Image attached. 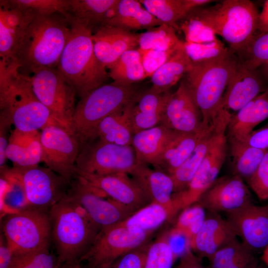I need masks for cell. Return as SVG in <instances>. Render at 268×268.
<instances>
[{
  "instance_id": "obj_1",
  "label": "cell",
  "mask_w": 268,
  "mask_h": 268,
  "mask_svg": "<svg viewBox=\"0 0 268 268\" xmlns=\"http://www.w3.org/2000/svg\"><path fill=\"white\" fill-rule=\"evenodd\" d=\"M70 32L69 19L64 14H36L16 56L19 71L28 75L37 68H57Z\"/></svg>"
},
{
  "instance_id": "obj_2",
  "label": "cell",
  "mask_w": 268,
  "mask_h": 268,
  "mask_svg": "<svg viewBox=\"0 0 268 268\" xmlns=\"http://www.w3.org/2000/svg\"><path fill=\"white\" fill-rule=\"evenodd\" d=\"M0 116L21 131H38L57 122L35 95L28 75L19 71L15 62H0Z\"/></svg>"
},
{
  "instance_id": "obj_3",
  "label": "cell",
  "mask_w": 268,
  "mask_h": 268,
  "mask_svg": "<svg viewBox=\"0 0 268 268\" xmlns=\"http://www.w3.org/2000/svg\"><path fill=\"white\" fill-rule=\"evenodd\" d=\"M68 17L70 34L57 68L81 98L103 85L109 73L95 54L92 28L70 15Z\"/></svg>"
},
{
  "instance_id": "obj_4",
  "label": "cell",
  "mask_w": 268,
  "mask_h": 268,
  "mask_svg": "<svg viewBox=\"0 0 268 268\" xmlns=\"http://www.w3.org/2000/svg\"><path fill=\"white\" fill-rule=\"evenodd\" d=\"M237 58L230 50L225 56L193 63L182 80L200 109L204 125L211 124L221 108L223 96L235 72Z\"/></svg>"
},
{
  "instance_id": "obj_5",
  "label": "cell",
  "mask_w": 268,
  "mask_h": 268,
  "mask_svg": "<svg viewBox=\"0 0 268 268\" xmlns=\"http://www.w3.org/2000/svg\"><path fill=\"white\" fill-rule=\"evenodd\" d=\"M135 95L133 84L114 81L103 84L80 98L69 128L78 141L80 151L94 140L101 122L134 99Z\"/></svg>"
},
{
  "instance_id": "obj_6",
  "label": "cell",
  "mask_w": 268,
  "mask_h": 268,
  "mask_svg": "<svg viewBox=\"0 0 268 268\" xmlns=\"http://www.w3.org/2000/svg\"><path fill=\"white\" fill-rule=\"evenodd\" d=\"M194 9L235 54L247 45L258 30L259 13L249 0H224L213 7Z\"/></svg>"
},
{
  "instance_id": "obj_7",
  "label": "cell",
  "mask_w": 268,
  "mask_h": 268,
  "mask_svg": "<svg viewBox=\"0 0 268 268\" xmlns=\"http://www.w3.org/2000/svg\"><path fill=\"white\" fill-rule=\"evenodd\" d=\"M49 213L51 237L57 251L58 262L63 264L79 260L91 246L101 229L79 215L66 196L53 205Z\"/></svg>"
},
{
  "instance_id": "obj_8",
  "label": "cell",
  "mask_w": 268,
  "mask_h": 268,
  "mask_svg": "<svg viewBox=\"0 0 268 268\" xmlns=\"http://www.w3.org/2000/svg\"><path fill=\"white\" fill-rule=\"evenodd\" d=\"M2 234L13 254L49 249L51 222L46 211L26 207L6 216Z\"/></svg>"
},
{
  "instance_id": "obj_9",
  "label": "cell",
  "mask_w": 268,
  "mask_h": 268,
  "mask_svg": "<svg viewBox=\"0 0 268 268\" xmlns=\"http://www.w3.org/2000/svg\"><path fill=\"white\" fill-rule=\"evenodd\" d=\"M30 73L28 75L37 98L58 123L69 129L75 108V89L57 68H37Z\"/></svg>"
},
{
  "instance_id": "obj_10",
  "label": "cell",
  "mask_w": 268,
  "mask_h": 268,
  "mask_svg": "<svg viewBox=\"0 0 268 268\" xmlns=\"http://www.w3.org/2000/svg\"><path fill=\"white\" fill-rule=\"evenodd\" d=\"M137 163L132 145L123 146L95 139L80 150L75 172L105 175L129 174Z\"/></svg>"
},
{
  "instance_id": "obj_11",
  "label": "cell",
  "mask_w": 268,
  "mask_h": 268,
  "mask_svg": "<svg viewBox=\"0 0 268 268\" xmlns=\"http://www.w3.org/2000/svg\"><path fill=\"white\" fill-rule=\"evenodd\" d=\"M10 169L23 187L27 206L45 211L66 196L71 183L38 165Z\"/></svg>"
},
{
  "instance_id": "obj_12",
  "label": "cell",
  "mask_w": 268,
  "mask_h": 268,
  "mask_svg": "<svg viewBox=\"0 0 268 268\" xmlns=\"http://www.w3.org/2000/svg\"><path fill=\"white\" fill-rule=\"evenodd\" d=\"M42 162L70 183L76 176L75 163L80 152L78 140L70 129L57 122L41 130Z\"/></svg>"
},
{
  "instance_id": "obj_13",
  "label": "cell",
  "mask_w": 268,
  "mask_h": 268,
  "mask_svg": "<svg viewBox=\"0 0 268 268\" xmlns=\"http://www.w3.org/2000/svg\"><path fill=\"white\" fill-rule=\"evenodd\" d=\"M153 234L116 225L102 229L79 261H87L89 268L112 265L122 256L148 243Z\"/></svg>"
},
{
  "instance_id": "obj_14",
  "label": "cell",
  "mask_w": 268,
  "mask_h": 268,
  "mask_svg": "<svg viewBox=\"0 0 268 268\" xmlns=\"http://www.w3.org/2000/svg\"><path fill=\"white\" fill-rule=\"evenodd\" d=\"M76 177L70 184L67 197L81 205L101 230L121 223L135 212L111 198L106 200L103 192Z\"/></svg>"
},
{
  "instance_id": "obj_15",
  "label": "cell",
  "mask_w": 268,
  "mask_h": 268,
  "mask_svg": "<svg viewBox=\"0 0 268 268\" xmlns=\"http://www.w3.org/2000/svg\"><path fill=\"white\" fill-rule=\"evenodd\" d=\"M226 130L219 134L187 187L173 193L172 200L179 211L197 202L217 178L227 153Z\"/></svg>"
},
{
  "instance_id": "obj_16",
  "label": "cell",
  "mask_w": 268,
  "mask_h": 268,
  "mask_svg": "<svg viewBox=\"0 0 268 268\" xmlns=\"http://www.w3.org/2000/svg\"><path fill=\"white\" fill-rule=\"evenodd\" d=\"M224 213L242 242L254 253L263 252L268 245V205L252 203Z\"/></svg>"
},
{
  "instance_id": "obj_17",
  "label": "cell",
  "mask_w": 268,
  "mask_h": 268,
  "mask_svg": "<svg viewBox=\"0 0 268 268\" xmlns=\"http://www.w3.org/2000/svg\"><path fill=\"white\" fill-rule=\"evenodd\" d=\"M197 202L206 211L219 213L232 211L253 203L243 179L236 175L217 178Z\"/></svg>"
},
{
  "instance_id": "obj_18",
  "label": "cell",
  "mask_w": 268,
  "mask_h": 268,
  "mask_svg": "<svg viewBox=\"0 0 268 268\" xmlns=\"http://www.w3.org/2000/svg\"><path fill=\"white\" fill-rule=\"evenodd\" d=\"M76 175L107 197L135 211L151 203L140 187L127 173L99 175L76 172Z\"/></svg>"
},
{
  "instance_id": "obj_19",
  "label": "cell",
  "mask_w": 268,
  "mask_h": 268,
  "mask_svg": "<svg viewBox=\"0 0 268 268\" xmlns=\"http://www.w3.org/2000/svg\"><path fill=\"white\" fill-rule=\"evenodd\" d=\"M36 14L10 0L0 1V62H16V56L26 30Z\"/></svg>"
},
{
  "instance_id": "obj_20",
  "label": "cell",
  "mask_w": 268,
  "mask_h": 268,
  "mask_svg": "<svg viewBox=\"0 0 268 268\" xmlns=\"http://www.w3.org/2000/svg\"><path fill=\"white\" fill-rule=\"evenodd\" d=\"M160 125L184 133L198 132L205 126L200 109L183 81L177 90L171 93Z\"/></svg>"
},
{
  "instance_id": "obj_21",
  "label": "cell",
  "mask_w": 268,
  "mask_h": 268,
  "mask_svg": "<svg viewBox=\"0 0 268 268\" xmlns=\"http://www.w3.org/2000/svg\"><path fill=\"white\" fill-rule=\"evenodd\" d=\"M231 116L228 110L220 109L188 158L170 175L174 183V193L187 187L219 134L227 129Z\"/></svg>"
},
{
  "instance_id": "obj_22",
  "label": "cell",
  "mask_w": 268,
  "mask_h": 268,
  "mask_svg": "<svg viewBox=\"0 0 268 268\" xmlns=\"http://www.w3.org/2000/svg\"><path fill=\"white\" fill-rule=\"evenodd\" d=\"M268 89V83L258 68H248L237 61L223 96L221 108L237 112Z\"/></svg>"
},
{
  "instance_id": "obj_23",
  "label": "cell",
  "mask_w": 268,
  "mask_h": 268,
  "mask_svg": "<svg viewBox=\"0 0 268 268\" xmlns=\"http://www.w3.org/2000/svg\"><path fill=\"white\" fill-rule=\"evenodd\" d=\"M237 238L225 218L219 213L207 211L201 227L191 240L190 248L200 259L208 260L218 250Z\"/></svg>"
},
{
  "instance_id": "obj_24",
  "label": "cell",
  "mask_w": 268,
  "mask_h": 268,
  "mask_svg": "<svg viewBox=\"0 0 268 268\" xmlns=\"http://www.w3.org/2000/svg\"><path fill=\"white\" fill-rule=\"evenodd\" d=\"M138 39L139 34L107 24L98 26L92 34L96 56L106 68L123 53L138 46Z\"/></svg>"
},
{
  "instance_id": "obj_25",
  "label": "cell",
  "mask_w": 268,
  "mask_h": 268,
  "mask_svg": "<svg viewBox=\"0 0 268 268\" xmlns=\"http://www.w3.org/2000/svg\"><path fill=\"white\" fill-rule=\"evenodd\" d=\"M211 124L205 126L196 132L175 131L164 150L152 165L155 169L169 175L173 174L188 158Z\"/></svg>"
},
{
  "instance_id": "obj_26",
  "label": "cell",
  "mask_w": 268,
  "mask_h": 268,
  "mask_svg": "<svg viewBox=\"0 0 268 268\" xmlns=\"http://www.w3.org/2000/svg\"><path fill=\"white\" fill-rule=\"evenodd\" d=\"M130 174L140 187L151 202L160 203L177 210L172 200L174 183L170 176L165 172L137 163Z\"/></svg>"
},
{
  "instance_id": "obj_27",
  "label": "cell",
  "mask_w": 268,
  "mask_h": 268,
  "mask_svg": "<svg viewBox=\"0 0 268 268\" xmlns=\"http://www.w3.org/2000/svg\"><path fill=\"white\" fill-rule=\"evenodd\" d=\"M268 118V89L231 116L227 138L246 142L254 128Z\"/></svg>"
},
{
  "instance_id": "obj_28",
  "label": "cell",
  "mask_w": 268,
  "mask_h": 268,
  "mask_svg": "<svg viewBox=\"0 0 268 268\" xmlns=\"http://www.w3.org/2000/svg\"><path fill=\"white\" fill-rule=\"evenodd\" d=\"M6 155L15 167L38 165L42 159L40 132H24L14 129L9 137Z\"/></svg>"
},
{
  "instance_id": "obj_29",
  "label": "cell",
  "mask_w": 268,
  "mask_h": 268,
  "mask_svg": "<svg viewBox=\"0 0 268 268\" xmlns=\"http://www.w3.org/2000/svg\"><path fill=\"white\" fill-rule=\"evenodd\" d=\"M135 101L134 98L104 119L96 129L94 140L97 138L119 145H132L134 134L131 113Z\"/></svg>"
},
{
  "instance_id": "obj_30",
  "label": "cell",
  "mask_w": 268,
  "mask_h": 268,
  "mask_svg": "<svg viewBox=\"0 0 268 268\" xmlns=\"http://www.w3.org/2000/svg\"><path fill=\"white\" fill-rule=\"evenodd\" d=\"M174 132L159 125L134 134L132 146L135 153L137 163L152 165L164 150Z\"/></svg>"
},
{
  "instance_id": "obj_31",
  "label": "cell",
  "mask_w": 268,
  "mask_h": 268,
  "mask_svg": "<svg viewBox=\"0 0 268 268\" xmlns=\"http://www.w3.org/2000/svg\"><path fill=\"white\" fill-rule=\"evenodd\" d=\"M162 23L144 7L139 0H119L113 15L104 25L132 30L150 29Z\"/></svg>"
},
{
  "instance_id": "obj_32",
  "label": "cell",
  "mask_w": 268,
  "mask_h": 268,
  "mask_svg": "<svg viewBox=\"0 0 268 268\" xmlns=\"http://www.w3.org/2000/svg\"><path fill=\"white\" fill-rule=\"evenodd\" d=\"M177 214L174 208L151 202L138 209L116 226L146 232H153Z\"/></svg>"
},
{
  "instance_id": "obj_33",
  "label": "cell",
  "mask_w": 268,
  "mask_h": 268,
  "mask_svg": "<svg viewBox=\"0 0 268 268\" xmlns=\"http://www.w3.org/2000/svg\"><path fill=\"white\" fill-rule=\"evenodd\" d=\"M119 0H69L68 14L90 27L104 25L113 16Z\"/></svg>"
},
{
  "instance_id": "obj_34",
  "label": "cell",
  "mask_w": 268,
  "mask_h": 268,
  "mask_svg": "<svg viewBox=\"0 0 268 268\" xmlns=\"http://www.w3.org/2000/svg\"><path fill=\"white\" fill-rule=\"evenodd\" d=\"M208 268H256L260 262L253 252L238 238L216 252Z\"/></svg>"
},
{
  "instance_id": "obj_35",
  "label": "cell",
  "mask_w": 268,
  "mask_h": 268,
  "mask_svg": "<svg viewBox=\"0 0 268 268\" xmlns=\"http://www.w3.org/2000/svg\"><path fill=\"white\" fill-rule=\"evenodd\" d=\"M192 62L183 46L178 49L150 77L151 88L159 91H169L189 70Z\"/></svg>"
},
{
  "instance_id": "obj_36",
  "label": "cell",
  "mask_w": 268,
  "mask_h": 268,
  "mask_svg": "<svg viewBox=\"0 0 268 268\" xmlns=\"http://www.w3.org/2000/svg\"><path fill=\"white\" fill-rule=\"evenodd\" d=\"M227 142L232 159L234 174L247 180L258 168L268 150L232 139L227 138Z\"/></svg>"
},
{
  "instance_id": "obj_37",
  "label": "cell",
  "mask_w": 268,
  "mask_h": 268,
  "mask_svg": "<svg viewBox=\"0 0 268 268\" xmlns=\"http://www.w3.org/2000/svg\"><path fill=\"white\" fill-rule=\"evenodd\" d=\"M108 69L114 81L133 84L147 77L138 49L126 51Z\"/></svg>"
},
{
  "instance_id": "obj_38",
  "label": "cell",
  "mask_w": 268,
  "mask_h": 268,
  "mask_svg": "<svg viewBox=\"0 0 268 268\" xmlns=\"http://www.w3.org/2000/svg\"><path fill=\"white\" fill-rule=\"evenodd\" d=\"M176 31L165 24L148 29L139 34V48L160 51L177 49L184 45V42L179 40Z\"/></svg>"
},
{
  "instance_id": "obj_39",
  "label": "cell",
  "mask_w": 268,
  "mask_h": 268,
  "mask_svg": "<svg viewBox=\"0 0 268 268\" xmlns=\"http://www.w3.org/2000/svg\"><path fill=\"white\" fill-rule=\"evenodd\" d=\"M144 7L162 24L179 30L178 23L186 16L182 0H140Z\"/></svg>"
},
{
  "instance_id": "obj_40",
  "label": "cell",
  "mask_w": 268,
  "mask_h": 268,
  "mask_svg": "<svg viewBox=\"0 0 268 268\" xmlns=\"http://www.w3.org/2000/svg\"><path fill=\"white\" fill-rule=\"evenodd\" d=\"M236 55L238 61L246 67L258 69L268 61V32L255 34Z\"/></svg>"
},
{
  "instance_id": "obj_41",
  "label": "cell",
  "mask_w": 268,
  "mask_h": 268,
  "mask_svg": "<svg viewBox=\"0 0 268 268\" xmlns=\"http://www.w3.org/2000/svg\"><path fill=\"white\" fill-rule=\"evenodd\" d=\"M179 22V30L184 33L186 42L204 43L217 38L213 30L199 17L195 9L190 11Z\"/></svg>"
},
{
  "instance_id": "obj_42",
  "label": "cell",
  "mask_w": 268,
  "mask_h": 268,
  "mask_svg": "<svg viewBox=\"0 0 268 268\" xmlns=\"http://www.w3.org/2000/svg\"><path fill=\"white\" fill-rule=\"evenodd\" d=\"M176 260L168 242L167 231L149 243L144 268H172Z\"/></svg>"
},
{
  "instance_id": "obj_43",
  "label": "cell",
  "mask_w": 268,
  "mask_h": 268,
  "mask_svg": "<svg viewBox=\"0 0 268 268\" xmlns=\"http://www.w3.org/2000/svg\"><path fill=\"white\" fill-rule=\"evenodd\" d=\"M206 215V210L197 202L182 210L172 228L185 235L191 242L201 227Z\"/></svg>"
},
{
  "instance_id": "obj_44",
  "label": "cell",
  "mask_w": 268,
  "mask_h": 268,
  "mask_svg": "<svg viewBox=\"0 0 268 268\" xmlns=\"http://www.w3.org/2000/svg\"><path fill=\"white\" fill-rule=\"evenodd\" d=\"M185 50L193 63L208 62L221 58L230 51L219 39L204 43L184 42Z\"/></svg>"
},
{
  "instance_id": "obj_45",
  "label": "cell",
  "mask_w": 268,
  "mask_h": 268,
  "mask_svg": "<svg viewBox=\"0 0 268 268\" xmlns=\"http://www.w3.org/2000/svg\"><path fill=\"white\" fill-rule=\"evenodd\" d=\"M171 93L170 91L159 92L151 88L139 97L133 110L162 120Z\"/></svg>"
},
{
  "instance_id": "obj_46",
  "label": "cell",
  "mask_w": 268,
  "mask_h": 268,
  "mask_svg": "<svg viewBox=\"0 0 268 268\" xmlns=\"http://www.w3.org/2000/svg\"><path fill=\"white\" fill-rule=\"evenodd\" d=\"M57 260L49 249L13 254L8 268H56Z\"/></svg>"
},
{
  "instance_id": "obj_47",
  "label": "cell",
  "mask_w": 268,
  "mask_h": 268,
  "mask_svg": "<svg viewBox=\"0 0 268 268\" xmlns=\"http://www.w3.org/2000/svg\"><path fill=\"white\" fill-rule=\"evenodd\" d=\"M14 5L33 11L36 14L56 13L68 16L69 0H10Z\"/></svg>"
},
{
  "instance_id": "obj_48",
  "label": "cell",
  "mask_w": 268,
  "mask_h": 268,
  "mask_svg": "<svg viewBox=\"0 0 268 268\" xmlns=\"http://www.w3.org/2000/svg\"><path fill=\"white\" fill-rule=\"evenodd\" d=\"M246 180L260 200L268 199V150L255 171Z\"/></svg>"
},
{
  "instance_id": "obj_49",
  "label": "cell",
  "mask_w": 268,
  "mask_h": 268,
  "mask_svg": "<svg viewBox=\"0 0 268 268\" xmlns=\"http://www.w3.org/2000/svg\"><path fill=\"white\" fill-rule=\"evenodd\" d=\"M180 48L169 51L138 48L141 63L146 77H150Z\"/></svg>"
},
{
  "instance_id": "obj_50",
  "label": "cell",
  "mask_w": 268,
  "mask_h": 268,
  "mask_svg": "<svg viewBox=\"0 0 268 268\" xmlns=\"http://www.w3.org/2000/svg\"><path fill=\"white\" fill-rule=\"evenodd\" d=\"M149 244V243L122 256L113 263L112 268H144Z\"/></svg>"
},
{
  "instance_id": "obj_51",
  "label": "cell",
  "mask_w": 268,
  "mask_h": 268,
  "mask_svg": "<svg viewBox=\"0 0 268 268\" xmlns=\"http://www.w3.org/2000/svg\"><path fill=\"white\" fill-rule=\"evenodd\" d=\"M170 247L177 259L186 254L190 248V240L184 234L172 228L168 231Z\"/></svg>"
},
{
  "instance_id": "obj_52",
  "label": "cell",
  "mask_w": 268,
  "mask_h": 268,
  "mask_svg": "<svg viewBox=\"0 0 268 268\" xmlns=\"http://www.w3.org/2000/svg\"><path fill=\"white\" fill-rule=\"evenodd\" d=\"M246 142L253 147L268 150V124L260 129L254 130Z\"/></svg>"
},
{
  "instance_id": "obj_53",
  "label": "cell",
  "mask_w": 268,
  "mask_h": 268,
  "mask_svg": "<svg viewBox=\"0 0 268 268\" xmlns=\"http://www.w3.org/2000/svg\"><path fill=\"white\" fill-rule=\"evenodd\" d=\"M12 125L5 117L0 116V166H3L7 159L6 149L9 137H7L8 129Z\"/></svg>"
},
{
  "instance_id": "obj_54",
  "label": "cell",
  "mask_w": 268,
  "mask_h": 268,
  "mask_svg": "<svg viewBox=\"0 0 268 268\" xmlns=\"http://www.w3.org/2000/svg\"><path fill=\"white\" fill-rule=\"evenodd\" d=\"M177 268H208L204 266L200 259L190 249L180 258Z\"/></svg>"
},
{
  "instance_id": "obj_55",
  "label": "cell",
  "mask_w": 268,
  "mask_h": 268,
  "mask_svg": "<svg viewBox=\"0 0 268 268\" xmlns=\"http://www.w3.org/2000/svg\"><path fill=\"white\" fill-rule=\"evenodd\" d=\"M0 268H8L13 253L8 247L2 234L0 235Z\"/></svg>"
},
{
  "instance_id": "obj_56",
  "label": "cell",
  "mask_w": 268,
  "mask_h": 268,
  "mask_svg": "<svg viewBox=\"0 0 268 268\" xmlns=\"http://www.w3.org/2000/svg\"><path fill=\"white\" fill-rule=\"evenodd\" d=\"M258 30L260 33L268 32V0L265 1L262 10L259 13Z\"/></svg>"
},
{
  "instance_id": "obj_57",
  "label": "cell",
  "mask_w": 268,
  "mask_h": 268,
  "mask_svg": "<svg viewBox=\"0 0 268 268\" xmlns=\"http://www.w3.org/2000/svg\"><path fill=\"white\" fill-rule=\"evenodd\" d=\"M213 1L210 0H182L183 8L186 14L195 8Z\"/></svg>"
},
{
  "instance_id": "obj_58",
  "label": "cell",
  "mask_w": 268,
  "mask_h": 268,
  "mask_svg": "<svg viewBox=\"0 0 268 268\" xmlns=\"http://www.w3.org/2000/svg\"><path fill=\"white\" fill-rule=\"evenodd\" d=\"M60 268H82L79 260L63 264Z\"/></svg>"
},
{
  "instance_id": "obj_59",
  "label": "cell",
  "mask_w": 268,
  "mask_h": 268,
  "mask_svg": "<svg viewBox=\"0 0 268 268\" xmlns=\"http://www.w3.org/2000/svg\"><path fill=\"white\" fill-rule=\"evenodd\" d=\"M258 69L268 83V61L260 67Z\"/></svg>"
},
{
  "instance_id": "obj_60",
  "label": "cell",
  "mask_w": 268,
  "mask_h": 268,
  "mask_svg": "<svg viewBox=\"0 0 268 268\" xmlns=\"http://www.w3.org/2000/svg\"><path fill=\"white\" fill-rule=\"evenodd\" d=\"M261 259L264 263L268 266V245L263 251Z\"/></svg>"
},
{
  "instance_id": "obj_61",
  "label": "cell",
  "mask_w": 268,
  "mask_h": 268,
  "mask_svg": "<svg viewBox=\"0 0 268 268\" xmlns=\"http://www.w3.org/2000/svg\"><path fill=\"white\" fill-rule=\"evenodd\" d=\"M89 268H112V265L104 264L100 266H98L95 267Z\"/></svg>"
},
{
  "instance_id": "obj_62",
  "label": "cell",
  "mask_w": 268,
  "mask_h": 268,
  "mask_svg": "<svg viewBox=\"0 0 268 268\" xmlns=\"http://www.w3.org/2000/svg\"><path fill=\"white\" fill-rule=\"evenodd\" d=\"M256 268H266L263 265L260 263Z\"/></svg>"
},
{
  "instance_id": "obj_63",
  "label": "cell",
  "mask_w": 268,
  "mask_h": 268,
  "mask_svg": "<svg viewBox=\"0 0 268 268\" xmlns=\"http://www.w3.org/2000/svg\"><path fill=\"white\" fill-rule=\"evenodd\" d=\"M62 264H61L60 262L58 263V265L57 266V267H56V268H60L61 266H62Z\"/></svg>"
}]
</instances>
